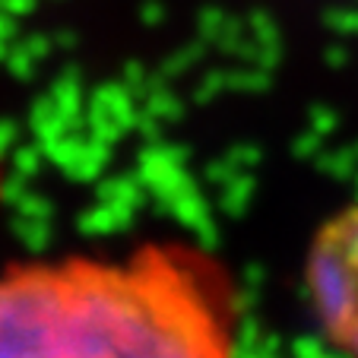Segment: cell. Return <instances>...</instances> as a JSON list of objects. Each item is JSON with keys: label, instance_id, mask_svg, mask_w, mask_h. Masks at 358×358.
I'll list each match as a JSON object with an SVG mask.
<instances>
[{"label": "cell", "instance_id": "2", "mask_svg": "<svg viewBox=\"0 0 358 358\" xmlns=\"http://www.w3.org/2000/svg\"><path fill=\"white\" fill-rule=\"evenodd\" d=\"M311 289L324 330L339 349L358 358V206L317 238Z\"/></svg>", "mask_w": 358, "mask_h": 358}, {"label": "cell", "instance_id": "1", "mask_svg": "<svg viewBox=\"0 0 358 358\" xmlns=\"http://www.w3.org/2000/svg\"><path fill=\"white\" fill-rule=\"evenodd\" d=\"M0 358H238L229 282L178 244L13 266Z\"/></svg>", "mask_w": 358, "mask_h": 358}]
</instances>
